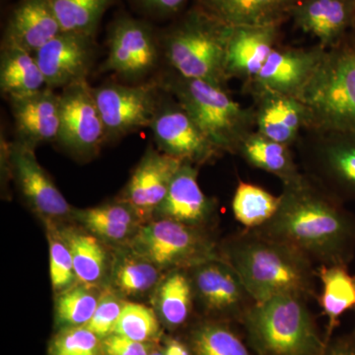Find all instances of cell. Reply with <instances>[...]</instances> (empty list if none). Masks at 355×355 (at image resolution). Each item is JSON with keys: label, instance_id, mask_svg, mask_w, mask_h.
<instances>
[{"label": "cell", "instance_id": "obj_1", "mask_svg": "<svg viewBox=\"0 0 355 355\" xmlns=\"http://www.w3.org/2000/svg\"><path fill=\"white\" fill-rule=\"evenodd\" d=\"M279 209L261 234L293 248L322 266H349L355 257V214L303 173L282 184Z\"/></svg>", "mask_w": 355, "mask_h": 355}, {"label": "cell", "instance_id": "obj_2", "mask_svg": "<svg viewBox=\"0 0 355 355\" xmlns=\"http://www.w3.org/2000/svg\"><path fill=\"white\" fill-rule=\"evenodd\" d=\"M219 250L256 302L280 295L318 301V268L293 248L245 228L222 240Z\"/></svg>", "mask_w": 355, "mask_h": 355}, {"label": "cell", "instance_id": "obj_3", "mask_svg": "<svg viewBox=\"0 0 355 355\" xmlns=\"http://www.w3.org/2000/svg\"><path fill=\"white\" fill-rule=\"evenodd\" d=\"M309 301L280 295L254 303L241 326L254 355H322L326 340Z\"/></svg>", "mask_w": 355, "mask_h": 355}, {"label": "cell", "instance_id": "obj_4", "mask_svg": "<svg viewBox=\"0 0 355 355\" xmlns=\"http://www.w3.org/2000/svg\"><path fill=\"white\" fill-rule=\"evenodd\" d=\"M230 32V26L197 6L166 33L161 51L178 76L227 89L226 51Z\"/></svg>", "mask_w": 355, "mask_h": 355}, {"label": "cell", "instance_id": "obj_5", "mask_svg": "<svg viewBox=\"0 0 355 355\" xmlns=\"http://www.w3.org/2000/svg\"><path fill=\"white\" fill-rule=\"evenodd\" d=\"M160 83L222 154H237L242 142L256 130L253 107L241 106L228 89L175 72Z\"/></svg>", "mask_w": 355, "mask_h": 355}, {"label": "cell", "instance_id": "obj_6", "mask_svg": "<svg viewBox=\"0 0 355 355\" xmlns=\"http://www.w3.org/2000/svg\"><path fill=\"white\" fill-rule=\"evenodd\" d=\"M299 100L307 112V128L355 132V50L347 37L326 51Z\"/></svg>", "mask_w": 355, "mask_h": 355}, {"label": "cell", "instance_id": "obj_7", "mask_svg": "<svg viewBox=\"0 0 355 355\" xmlns=\"http://www.w3.org/2000/svg\"><path fill=\"white\" fill-rule=\"evenodd\" d=\"M219 244L209 229L156 218L141 224L127 247L168 272L222 259Z\"/></svg>", "mask_w": 355, "mask_h": 355}, {"label": "cell", "instance_id": "obj_8", "mask_svg": "<svg viewBox=\"0 0 355 355\" xmlns=\"http://www.w3.org/2000/svg\"><path fill=\"white\" fill-rule=\"evenodd\" d=\"M294 147L305 175L345 205L355 203V132L307 128Z\"/></svg>", "mask_w": 355, "mask_h": 355}, {"label": "cell", "instance_id": "obj_9", "mask_svg": "<svg viewBox=\"0 0 355 355\" xmlns=\"http://www.w3.org/2000/svg\"><path fill=\"white\" fill-rule=\"evenodd\" d=\"M188 272L200 318L241 324L256 300L225 261H205Z\"/></svg>", "mask_w": 355, "mask_h": 355}, {"label": "cell", "instance_id": "obj_10", "mask_svg": "<svg viewBox=\"0 0 355 355\" xmlns=\"http://www.w3.org/2000/svg\"><path fill=\"white\" fill-rule=\"evenodd\" d=\"M93 91L110 141L150 127L164 88L155 81L139 85L105 84Z\"/></svg>", "mask_w": 355, "mask_h": 355}, {"label": "cell", "instance_id": "obj_11", "mask_svg": "<svg viewBox=\"0 0 355 355\" xmlns=\"http://www.w3.org/2000/svg\"><path fill=\"white\" fill-rule=\"evenodd\" d=\"M60 132L57 142L74 157L85 160L99 153L106 130L88 81L72 84L60 93Z\"/></svg>", "mask_w": 355, "mask_h": 355}, {"label": "cell", "instance_id": "obj_12", "mask_svg": "<svg viewBox=\"0 0 355 355\" xmlns=\"http://www.w3.org/2000/svg\"><path fill=\"white\" fill-rule=\"evenodd\" d=\"M149 128L158 150L184 162L200 167L222 155L171 94L163 96Z\"/></svg>", "mask_w": 355, "mask_h": 355}, {"label": "cell", "instance_id": "obj_13", "mask_svg": "<svg viewBox=\"0 0 355 355\" xmlns=\"http://www.w3.org/2000/svg\"><path fill=\"white\" fill-rule=\"evenodd\" d=\"M108 49L103 70L130 81L148 76L162 53L153 28L132 17H121L114 22L109 32Z\"/></svg>", "mask_w": 355, "mask_h": 355}, {"label": "cell", "instance_id": "obj_14", "mask_svg": "<svg viewBox=\"0 0 355 355\" xmlns=\"http://www.w3.org/2000/svg\"><path fill=\"white\" fill-rule=\"evenodd\" d=\"M10 163L12 179L20 195L44 223H62L72 219L73 207L40 164L35 148L17 140L11 141Z\"/></svg>", "mask_w": 355, "mask_h": 355}, {"label": "cell", "instance_id": "obj_15", "mask_svg": "<svg viewBox=\"0 0 355 355\" xmlns=\"http://www.w3.org/2000/svg\"><path fill=\"white\" fill-rule=\"evenodd\" d=\"M94 36L62 31L40 49L35 57L40 65L46 87L64 89L87 80L94 64Z\"/></svg>", "mask_w": 355, "mask_h": 355}, {"label": "cell", "instance_id": "obj_16", "mask_svg": "<svg viewBox=\"0 0 355 355\" xmlns=\"http://www.w3.org/2000/svg\"><path fill=\"white\" fill-rule=\"evenodd\" d=\"M326 49L277 46L252 83L245 85L247 92L272 91L299 100L320 62Z\"/></svg>", "mask_w": 355, "mask_h": 355}, {"label": "cell", "instance_id": "obj_17", "mask_svg": "<svg viewBox=\"0 0 355 355\" xmlns=\"http://www.w3.org/2000/svg\"><path fill=\"white\" fill-rule=\"evenodd\" d=\"M184 161L148 148L119 200L127 203L141 224L153 220Z\"/></svg>", "mask_w": 355, "mask_h": 355}, {"label": "cell", "instance_id": "obj_18", "mask_svg": "<svg viewBox=\"0 0 355 355\" xmlns=\"http://www.w3.org/2000/svg\"><path fill=\"white\" fill-rule=\"evenodd\" d=\"M198 166L188 162L182 165L154 219H171L210 230L216 217L217 203L203 193L198 184Z\"/></svg>", "mask_w": 355, "mask_h": 355}, {"label": "cell", "instance_id": "obj_19", "mask_svg": "<svg viewBox=\"0 0 355 355\" xmlns=\"http://www.w3.org/2000/svg\"><path fill=\"white\" fill-rule=\"evenodd\" d=\"M280 25L231 27L226 73L247 85L256 78L270 53L279 46Z\"/></svg>", "mask_w": 355, "mask_h": 355}, {"label": "cell", "instance_id": "obj_20", "mask_svg": "<svg viewBox=\"0 0 355 355\" xmlns=\"http://www.w3.org/2000/svg\"><path fill=\"white\" fill-rule=\"evenodd\" d=\"M10 101L16 139L36 149L41 144L57 142L60 132V94L46 87L34 94Z\"/></svg>", "mask_w": 355, "mask_h": 355}, {"label": "cell", "instance_id": "obj_21", "mask_svg": "<svg viewBox=\"0 0 355 355\" xmlns=\"http://www.w3.org/2000/svg\"><path fill=\"white\" fill-rule=\"evenodd\" d=\"M291 17L296 27L329 50L349 36L355 21V0H300Z\"/></svg>", "mask_w": 355, "mask_h": 355}, {"label": "cell", "instance_id": "obj_22", "mask_svg": "<svg viewBox=\"0 0 355 355\" xmlns=\"http://www.w3.org/2000/svg\"><path fill=\"white\" fill-rule=\"evenodd\" d=\"M253 98L256 130L293 148L308 128L307 112L300 100L272 91H256Z\"/></svg>", "mask_w": 355, "mask_h": 355}, {"label": "cell", "instance_id": "obj_23", "mask_svg": "<svg viewBox=\"0 0 355 355\" xmlns=\"http://www.w3.org/2000/svg\"><path fill=\"white\" fill-rule=\"evenodd\" d=\"M62 32L50 0H19L9 16L1 46L36 53Z\"/></svg>", "mask_w": 355, "mask_h": 355}, {"label": "cell", "instance_id": "obj_24", "mask_svg": "<svg viewBox=\"0 0 355 355\" xmlns=\"http://www.w3.org/2000/svg\"><path fill=\"white\" fill-rule=\"evenodd\" d=\"M300 0H200L198 6L230 26L282 25Z\"/></svg>", "mask_w": 355, "mask_h": 355}, {"label": "cell", "instance_id": "obj_25", "mask_svg": "<svg viewBox=\"0 0 355 355\" xmlns=\"http://www.w3.org/2000/svg\"><path fill=\"white\" fill-rule=\"evenodd\" d=\"M57 225L71 253L77 280L102 287L107 277L110 279L114 261L107 243L86 229L70 227L62 223Z\"/></svg>", "mask_w": 355, "mask_h": 355}, {"label": "cell", "instance_id": "obj_26", "mask_svg": "<svg viewBox=\"0 0 355 355\" xmlns=\"http://www.w3.org/2000/svg\"><path fill=\"white\" fill-rule=\"evenodd\" d=\"M250 167L279 178L282 184L295 181L303 174L292 147L268 139L254 130L242 142L237 154Z\"/></svg>", "mask_w": 355, "mask_h": 355}, {"label": "cell", "instance_id": "obj_27", "mask_svg": "<svg viewBox=\"0 0 355 355\" xmlns=\"http://www.w3.org/2000/svg\"><path fill=\"white\" fill-rule=\"evenodd\" d=\"M154 292L155 312L162 326L172 331L188 326L195 304L188 270L166 272Z\"/></svg>", "mask_w": 355, "mask_h": 355}, {"label": "cell", "instance_id": "obj_28", "mask_svg": "<svg viewBox=\"0 0 355 355\" xmlns=\"http://www.w3.org/2000/svg\"><path fill=\"white\" fill-rule=\"evenodd\" d=\"M317 272L322 284L318 302L328 320L324 333V340L328 343L335 336L343 315L355 309V275L345 266H322L317 268Z\"/></svg>", "mask_w": 355, "mask_h": 355}, {"label": "cell", "instance_id": "obj_29", "mask_svg": "<svg viewBox=\"0 0 355 355\" xmlns=\"http://www.w3.org/2000/svg\"><path fill=\"white\" fill-rule=\"evenodd\" d=\"M34 53L14 46H1L0 89L8 100L34 94L46 88Z\"/></svg>", "mask_w": 355, "mask_h": 355}, {"label": "cell", "instance_id": "obj_30", "mask_svg": "<svg viewBox=\"0 0 355 355\" xmlns=\"http://www.w3.org/2000/svg\"><path fill=\"white\" fill-rule=\"evenodd\" d=\"M166 272L130 248L114 258L111 288L123 298H137L155 291Z\"/></svg>", "mask_w": 355, "mask_h": 355}, {"label": "cell", "instance_id": "obj_31", "mask_svg": "<svg viewBox=\"0 0 355 355\" xmlns=\"http://www.w3.org/2000/svg\"><path fill=\"white\" fill-rule=\"evenodd\" d=\"M234 324L200 318L189 326L184 340L193 355H254Z\"/></svg>", "mask_w": 355, "mask_h": 355}, {"label": "cell", "instance_id": "obj_32", "mask_svg": "<svg viewBox=\"0 0 355 355\" xmlns=\"http://www.w3.org/2000/svg\"><path fill=\"white\" fill-rule=\"evenodd\" d=\"M104 288L76 282L57 293L55 302V326L58 330L85 327L94 315Z\"/></svg>", "mask_w": 355, "mask_h": 355}, {"label": "cell", "instance_id": "obj_33", "mask_svg": "<svg viewBox=\"0 0 355 355\" xmlns=\"http://www.w3.org/2000/svg\"><path fill=\"white\" fill-rule=\"evenodd\" d=\"M280 198L258 184L239 182L232 200L236 220L245 228L256 229L266 223L279 209Z\"/></svg>", "mask_w": 355, "mask_h": 355}, {"label": "cell", "instance_id": "obj_34", "mask_svg": "<svg viewBox=\"0 0 355 355\" xmlns=\"http://www.w3.org/2000/svg\"><path fill=\"white\" fill-rule=\"evenodd\" d=\"M62 31L94 36L114 0H50Z\"/></svg>", "mask_w": 355, "mask_h": 355}, {"label": "cell", "instance_id": "obj_35", "mask_svg": "<svg viewBox=\"0 0 355 355\" xmlns=\"http://www.w3.org/2000/svg\"><path fill=\"white\" fill-rule=\"evenodd\" d=\"M162 328L155 311L141 303L125 301L114 334L137 342L160 345L164 338Z\"/></svg>", "mask_w": 355, "mask_h": 355}, {"label": "cell", "instance_id": "obj_36", "mask_svg": "<svg viewBox=\"0 0 355 355\" xmlns=\"http://www.w3.org/2000/svg\"><path fill=\"white\" fill-rule=\"evenodd\" d=\"M50 250V277L55 293L65 291L78 282L69 248L58 231L57 223L46 222Z\"/></svg>", "mask_w": 355, "mask_h": 355}, {"label": "cell", "instance_id": "obj_37", "mask_svg": "<svg viewBox=\"0 0 355 355\" xmlns=\"http://www.w3.org/2000/svg\"><path fill=\"white\" fill-rule=\"evenodd\" d=\"M48 355H102V340L86 327L60 329L51 336Z\"/></svg>", "mask_w": 355, "mask_h": 355}, {"label": "cell", "instance_id": "obj_38", "mask_svg": "<svg viewBox=\"0 0 355 355\" xmlns=\"http://www.w3.org/2000/svg\"><path fill=\"white\" fill-rule=\"evenodd\" d=\"M125 301L111 287H105L96 308L94 315L86 324V328L101 340L113 335Z\"/></svg>", "mask_w": 355, "mask_h": 355}, {"label": "cell", "instance_id": "obj_39", "mask_svg": "<svg viewBox=\"0 0 355 355\" xmlns=\"http://www.w3.org/2000/svg\"><path fill=\"white\" fill-rule=\"evenodd\" d=\"M159 343H140L113 334L102 340V355H149Z\"/></svg>", "mask_w": 355, "mask_h": 355}, {"label": "cell", "instance_id": "obj_40", "mask_svg": "<svg viewBox=\"0 0 355 355\" xmlns=\"http://www.w3.org/2000/svg\"><path fill=\"white\" fill-rule=\"evenodd\" d=\"M322 355H355V333L334 336L326 343Z\"/></svg>", "mask_w": 355, "mask_h": 355}, {"label": "cell", "instance_id": "obj_41", "mask_svg": "<svg viewBox=\"0 0 355 355\" xmlns=\"http://www.w3.org/2000/svg\"><path fill=\"white\" fill-rule=\"evenodd\" d=\"M139 2L149 12L167 16L178 12L186 0H139Z\"/></svg>", "mask_w": 355, "mask_h": 355}, {"label": "cell", "instance_id": "obj_42", "mask_svg": "<svg viewBox=\"0 0 355 355\" xmlns=\"http://www.w3.org/2000/svg\"><path fill=\"white\" fill-rule=\"evenodd\" d=\"M162 345H160L164 355H193L188 343L184 338L167 336L163 338Z\"/></svg>", "mask_w": 355, "mask_h": 355}, {"label": "cell", "instance_id": "obj_43", "mask_svg": "<svg viewBox=\"0 0 355 355\" xmlns=\"http://www.w3.org/2000/svg\"><path fill=\"white\" fill-rule=\"evenodd\" d=\"M347 40H349V43L352 44V46H354L355 50V21L352 30H350L349 36H347Z\"/></svg>", "mask_w": 355, "mask_h": 355}, {"label": "cell", "instance_id": "obj_44", "mask_svg": "<svg viewBox=\"0 0 355 355\" xmlns=\"http://www.w3.org/2000/svg\"><path fill=\"white\" fill-rule=\"evenodd\" d=\"M149 355H164V354H163L162 349H161L160 345H159L157 349H154Z\"/></svg>", "mask_w": 355, "mask_h": 355}, {"label": "cell", "instance_id": "obj_45", "mask_svg": "<svg viewBox=\"0 0 355 355\" xmlns=\"http://www.w3.org/2000/svg\"><path fill=\"white\" fill-rule=\"evenodd\" d=\"M354 333H355V328H354Z\"/></svg>", "mask_w": 355, "mask_h": 355}]
</instances>
